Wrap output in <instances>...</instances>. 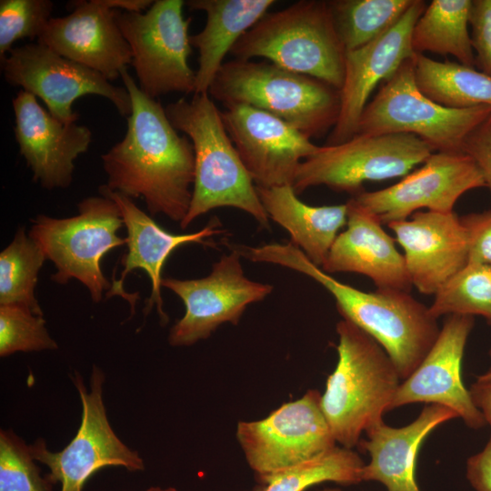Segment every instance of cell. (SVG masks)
Instances as JSON below:
<instances>
[{"instance_id": "6da1fadb", "label": "cell", "mask_w": 491, "mask_h": 491, "mask_svg": "<svg viewBox=\"0 0 491 491\" xmlns=\"http://www.w3.org/2000/svg\"><path fill=\"white\" fill-rule=\"evenodd\" d=\"M120 77L132 111L121 141L102 155L106 187L129 198H143L151 215L163 214L179 224L191 204L195 152L180 135L159 101L146 95L126 67Z\"/></svg>"}, {"instance_id": "7a4b0ae2", "label": "cell", "mask_w": 491, "mask_h": 491, "mask_svg": "<svg viewBox=\"0 0 491 491\" xmlns=\"http://www.w3.org/2000/svg\"><path fill=\"white\" fill-rule=\"evenodd\" d=\"M252 262L270 263L304 274L335 298L338 313L372 336L387 353L401 380L418 367L440 332L437 319L410 293L396 290L361 291L342 283L313 264L292 242L259 246H240Z\"/></svg>"}, {"instance_id": "3957f363", "label": "cell", "mask_w": 491, "mask_h": 491, "mask_svg": "<svg viewBox=\"0 0 491 491\" xmlns=\"http://www.w3.org/2000/svg\"><path fill=\"white\" fill-rule=\"evenodd\" d=\"M165 109L173 126L191 140L195 152L192 199L180 227L187 228L198 216L215 208L234 207L269 229V217L256 186L209 94H194L190 100L181 98Z\"/></svg>"}, {"instance_id": "277c9868", "label": "cell", "mask_w": 491, "mask_h": 491, "mask_svg": "<svg viewBox=\"0 0 491 491\" xmlns=\"http://www.w3.org/2000/svg\"><path fill=\"white\" fill-rule=\"evenodd\" d=\"M336 333L338 360L321 406L336 442L353 449L384 421L401 379L385 349L354 323L341 319Z\"/></svg>"}, {"instance_id": "5b68a950", "label": "cell", "mask_w": 491, "mask_h": 491, "mask_svg": "<svg viewBox=\"0 0 491 491\" xmlns=\"http://www.w3.org/2000/svg\"><path fill=\"white\" fill-rule=\"evenodd\" d=\"M208 94L225 106L246 105L265 111L309 138L334 127L340 112L338 89L267 60L224 63Z\"/></svg>"}, {"instance_id": "8992f818", "label": "cell", "mask_w": 491, "mask_h": 491, "mask_svg": "<svg viewBox=\"0 0 491 491\" xmlns=\"http://www.w3.org/2000/svg\"><path fill=\"white\" fill-rule=\"evenodd\" d=\"M230 53L241 60L264 57L338 90L343 85L346 50L327 1L300 0L285 9L267 12Z\"/></svg>"}, {"instance_id": "52a82bcc", "label": "cell", "mask_w": 491, "mask_h": 491, "mask_svg": "<svg viewBox=\"0 0 491 491\" xmlns=\"http://www.w3.org/2000/svg\"><path fill=\"white\" fill-rule=\"evenodd\" d=\"M78 215L55 218L38 215L32 220L29 236L44 251L56 268L52 280L66 284L80 281L89 291L94 303L111 288L101 270V260L110 250L126 245L117 235L124 221L116 203L110 197L89 196L77 205Z\"/></svg>"}, {"instance_id": "ba28073f", "label": "cell", "mask_w": 491, "mask_h": 491, "mask_svg": "<svg viewBox=\"0 0 491 491\" xmlns=\"http://www.w3.org/2000/svg\"><path fill=\"white\" fill-rule=\"evenodd\" d=\"M490 113V105L450 108L428 98L416 85L413 56L367 103L356 135L410 134L435 152H462L467 135Z\"/></svg>"}, {"instance_id": "9c48e42d", "label": "cell", "mask_w": 491, "mask_h": 491, "mask_svg": "<svg viewBox=\"0 0 491 491\" xmlns=\"http://www.w3.org/2000/svg\"><path fill=\"white\" fill-rule=\"evenodd\" d=\"M434 152L410 134H357L344 143L320 146L303 160L292 186L297 195L316 185L355 195L363 191L365 182L406 175Z\"/></svg>"}, {"instance_id": "30bf717a", "label": "cell", "mask_w": 491, "mask_h": 491, "mask_svg": "<svg viewBox=\"0 0 491 491\" xmlns=\"http://www.w3.org/2000/svg\"><path fill=\"white\" fill-rule=\"evenodd\" d=\"M183 0H156L145 12L116 10L118 26L128 43L139 88L149 97L169 93L195 94V72L190 67Z\"/></svg>"}, {"instance_id": "8fae6325", "label": "cell", "mask_w": 491, "mask_h": 491, "mask_svg": "<svg viewBox=\"0 0 491 491\" xmlns=\"http://www.w3.org/2000/svg\"><path fill=\"white\" fill-rule=\"evenodd\" d=\"M71 378L82 404L76 435L59 452H51L42 438L30 445L34 458L49 468L50 481L54 485L60 483L61 491H83L86 481L103 467L143 471V458L120 440L109 424L103 401V371L93 366L89 390L78 372L75 371Z\"/></svg>"}, {"instance_id": "7c38bea8", "label": "cell", "mask_w": 491, "mask_h": 491, "mask_svg": "<svg viewBox=\"0 0 491 491\" xmlns=\"http://www.w3.org/2000/svg\"><path fill=\"white\" fill-rule=\"evenodd\" d=\"M321 396L317 390H308L263 419L237 423L236 439L258 479L309 462L336 446Z\"/></svg>"}, {"instance_id": "4fadbf2b", "label": "cell", "mask_w": 491, "mask_h": 491, "mask_svg": "<svg viewBox=\"0 0 491 491\" xmlns=\"http://www.w3.org/2000/svg\"><path fill=\"white\" fill-rule=\"evenodd\" d=\"M1 68L9 85L39 97L48 112L63 123L77 121L72 105L86 95L108 99L121 115L131 114V98L125 87L112 85L101 74L39 43L14 47L1 60Z\"/></svg>"}, {"instance_id": "5bb4252c", "label": "cell", "mask_w": 491, "mask_h": 491, "mask_svg": "<svg viewBox=\"0 0 491 491\" xmlns=\"http://www.w3.org/2000/svg\"><path fill=\"white\" fill-rule=\"evenodd\" d=\"M240 253L234 249L213 265L211 273L198 279H162L185 305V315L171 327L168 342L187 346L206 339L221 325L236 326L247 306L273 291L269 284L245 276Z\"/></svg>"}, {"instance_id": "9a60e30c", "label": "cell", "mask_w": 491, "mask_h": 491, "mask_svg": "<svg viewBox=\"0 0 491 491\" xmlns=\"http://www.w3.org/2000/svg\"><path fill=\"white\" fill-rule=\"evenodd\" d=\"M486 187L483 175L464 152H434L421 167L396 184L373 192L362 191L351 198L383 225L409 218L421 208L452 212L466 192Z\"/></svg>"}, {"instance_id": "2e32d148", "label": "cell", "mask_w": 491, "mask_h": 491, "mask_svg": "<svg viewBox=\"0 0 491 491\" xmlns=\"http://www.w3.org/2000/svg\"><path fill=\"white\" fill-rule=\"evenodd\" d=\"M225 107L223 123L256 186L292 185L300 163L320 148L265 111L246 105Z\"/></svg>"}, {"instance_id": "e0dca14e", "label": "cell", "mask_w": 491, "mask_h": 491, "mask_svg": "<svg viewBox=\"0 0 491 491\" xmlns=\"http://www.w3.org/2000/svg\"><path fill=\"white\" fill-rule=\"evenodd\" d=\"M474 325L472 316L446 317L428 354L400 383L389 411L412 403L437 404L454 410L469 428L480 429L486 425L461 376L465 347Z\"/></svg>"}, {"instance_id": "ac0fdd59", "label": "cell", "mask_w": 491, "mask_h": 491, "mask_svg": "<svg viewBox=\"0 0 491 491\" xmlns=\"http://www.w3.org/2000/svg\"><path fill=\"white\" fill-rule=\"evenodd\" d=\"M425 9L424 1L415 0L398 22L383 35L346 52L345 77L339 90L340 112L326 145L341 144L356 135L360 116L373 90L415 55L412 32Z\"/></svg>"}, {"instance_id": "d6986e66", "label": "cell", "mask_w": 491, "mask_h": 491, "mask_svg": "<svg viewBox=\"0 0 491 491\" xmlns=\"http://www.w3.org/2000/svg\"><path fill=\"white\" fill-rule=\"evenodd\" d=\"M12 105L15 137L33 180L49 190L68 187L75 160L91 144V130L76 122L59 121L38 104L34 95L22 89Z\"/></svg>"}, {"instance_id": "ffe728a7", "label": "cell", "mask_w": 491, "mask_h": 491, "mask_svg": "<svg viewBox=\"0 0 491 491\" xmlns=\"http://www.w3.org/2000/svg\"><path fill=\"white\" fill-rule=\"evenodd\" d=\"M100 195L114 200L119 207L124 225L126 227L127 253L121 258L123 270L118 280L113 279L107 297L119 296L127 300L131 306V316L135 313L138 294H129L124 289L126 276L134 269H143L151 280L152 291L145 301V314L147 315L153 306L162 324H166L168 316L164 310L161 296L162 268L168 256L175 249L185 244L196 243L202 246H215L213 235L224 233L220 221L213 217L201 230L189 234H172L162 228L150 215L141 210L131 198L111 191L105 185L99 187Z\"/></svg>"}, {"instance_id": "44dd1931", "label": "cell", "mask_w": 491, "mask_h": 491, "mask_svg": "<svg viewBox=\"0 0 491 491\" xmlns=\"http://www.w3.org/2000/svg\"><path fill=\"white\" fill-rule=\"evenodd\" d=\"M387 226L404 250L411 284L419 293L435 295L467 264L466 231L453 211H417Z\"/></svg>"}, {"instance_id": "7402d4cb", "label": "cell", "mask_w": 491, "mask_h": 491, "mask_svg": "<svg viewBox=\"0 0 491 491\" xmlns=\"http://www.w3.org/2000/svg\"><path fill=\"white\" fill-rule=\"evenodd\" d=\"M70 4L72 12L52 17L37 43L109 81L116 79L121 70L132 63L130 46L116 21V10L106 7L101 0Z\"/></svg>"}, {"instance_id": "603a6c76", "label": "cell", "mask_w": 491, "mask_h": 491, "mask_svg": "<svg viewBox=\"0 0 491 491\" xmlns=\"http://www.w3.org/2000/svg\"><path fill=\"white\" fill-rule=\"evenodd\" d=\"M346 205V229L337 235L320 268L328 274L364 275L376 289L410 293L413 286L404 256L383 224L351 198Z\"/></svg>"}, {"instance_id": "cb8c5ba5", "label": "cell", "mask_w": 491, "mask_h": 491, "mask_svg": "<svg viewBox=\"0 0 491 491\" xmlns=\"http://www.w3.org/2000/svg\"><path fill=\"white\" fill-rule=\"evenodd\" d=\"M456 417L451 408L430 404L407 426L393 427L383 421L367 431V439L359 444L370 456L362 481L379 482L387 491H420L416 479L418 449L436 427Z\"/></svg>"}, {"instance_id": "d4e9b609", "label": "cell", "mask_w": 491, "mask_h": 491, "mask_svg": "<svg viewBox=\"0 0 491 491\" xmlns=\"http://www.w3.org/2000/svg\"><path fill=\"white\" fill-rule=\"evenodd\" d=\"M275 3V0L185 1L190 10L206 15L204 28L190 36L191 45L198 51L195 94L208 93L226 54Z\"/></svg>"}, {"instance_id": "484cf974", "label": "cell", "mask_w": 491, "mask_h": 491, "mask_svg": "<svg viewBox=\"0 0 491 491\" xmlns=\"http://www.w3.org/2000/svg\"><path fill=\"white\" fill-rule=\"evenodd\" d=\"M256 191L268 217L289 233L291 242L313 264L322 267L338 231L346 225V203L309 205L297 197L290 185L256 186Z\"/></svg>"}, {"instance_id": "4316f807", "label": "cell", "mask_w": 491, "mask_h": 491, "mask_svg": "<svg viewBox=\"0 0 491 491\" xmlns=\"http://www.w3.org/2000/svg\"><path fill=\"white\" fill-rule=\"evenodd\" d=\"M472 0H433L417 19L411 44L416 54L453 55L474 67L475 54L468 31Z\"/></svg>"}, {"instance_id": "83f0119b", "label": "cell", "mask_w": 491, "mask_h": 491, "mask_svg": "<svg viewBox=\"0 0 491 491\" xmlns=\"http://www.w3.org/2000/svg\"><path fill=\"white\" fill-rule=\"evenodd\" d=\"M416 85L428 98L450 108L491 106V76L460 63L415 54Z\"/></svg>"}, {"instance_id": "f1b7e54d", "label": "cell", "mask_w": 491, "mask_h": 491, "mask_svg": "<svg viewBox=\"0 0 491 491\" xmlns=\"http://www.w3.org/2000/svg\"><path fill=\"white\" fill-rule=\"evenodd\" d=\"M415 0L327 1L338 37L346 50L359 48L392 27Z\"/></svg>"}, {"instance_id": "f546056e", "label": "cell", "mask_w": 491, "mask_h": 491, "mask_svg": "<svg viewBox=\"0 0 491 491\" xmlns=\"http://www.w3.org/2000/svg\"><path fill=\"white\" fill-rule=\"evenodd\" d=\"M46 259L40 246L24 228L0 254V306L19 305L43 316L35 298L38 273Z\"/></svg>"}, {"instance_id": "4dcf8cb0", "label": "cell", "mask_w": 491, "mask_h": 491, "mask_svg": "<svg viewBox=\"0 0 491 491\" xmlns=\"http://www.w3.org/2000/svg\"><path fill=\"white\" fill-rule=\"evenodd\" d=\"M365 465L353 449L336 446L309 462L260 478L256 491H305L324 482L356 485L362 482Z\"/></svg>"}, {"instance_id": "1f68e13d", "label": "cell", "mask_w": 491, "mask_h": 491, "mask_svg": "<svg viewBox=\"0 0 491 491\" xmlns=\"http://www.w3.org/2000/svg\"><path fill=\"white\" fill-rule=\"evenodd\" d=\"M434 296L428 309L435 318L446 315L481 316L491 326V266L466 264Z\"/></svg>"}, {"instance_id": "d6a6232c", "label": "cell", "mask_w": 491, "mask_h": 491, "mask_svg": "<svg viewBox=\"0 0 491 491\" xmlns=\"http://www.w3.org/2000/svg\"><path fill=\"white\" fill-rule=\"evenodd\" d=\"M35 461L31 446L12 430L0 431V491H52Z\"/></svg>"}, {"instance_id": "836d02e7", "label": "cell", "mask_w": 491, "mask_h": 491, "mask_svg": "<svg viewBox=\"0 0 491 491\" xmlns=\"http://www.w3.org/2000/svg\"><path fill=\"white\" fill-rule=\"evenodd\" d=\"M58 346L50 336L42 316L19 305L0 306V356L15 352L55 350Z\"/></svg>"}, {"instance_id": "e575fe53", "label": "cell", "mask_w": 491, "mask_h": 491, "mask_svg": "<svg viewBox=\"0 0 491 491\" xmlns=\"http://www.w3.org/2000/svg\"><path fill=\"white\" fill-rule=\"evenodd\" d=\"M53 7L50 0L0 1V61L16 41L38 39L52 18Z\"/></svg>"}, {"instance_id": "d590c367", "label": "cell", "mask_w": 491, "mask_h": 491, "mask_svg": "<svg viewBox=\"0 0 491 491\" xmlns=\"http://www.w3.org/2000/svg\"><path fill=\"white\" fill-rule=\"evenodd\" d=\"M469 25L475 65L491 76V0H472Z\"/></svg>"}, {"instance_id": "8d00e7d4", "label": "cell", "mask_w": 491, "mask_h": 491, "mask_svg": "<svg viewBox=\"0 0 491 491\" xmlns=\"http://www.w3.org/2000/svg\"><path fill=\"white\" fill-rule=\"evenodd\" d=\"M468 245L467 264L491 266V210L460 216Z\"/></svg>"}, {"instance_id": "74e56055", "label": "cell", "mask_w": 491, "mask_h": 491, "mask_svg": "<svg viewBox=\"0 0 491 491\" xmlns=\"http://www.w3.org/2000/svg\"><path fill=\"white\" fill-rule=\"evenodd\" d=\"M462 152L476 162L491 193V113L467 135Z\"/></svg>"}, {"instance_id": "f35d334b", "label": "cell", "mask_w": 491, "mask_h": 491, "mask_svg": "<svg viewBox=\"0 0 491 491\" xmlns=\"http://www.w3.org/2000/svg\"><path fill=\"white\" fill-rule=\"evenodd\" d=\"M466 478L476 491H491V436L480 452L467 459Z\"/></svg>"}, {"instance_id": "ab89813d", "label": "cell", "mask_w": 491, "mask_h": 491, "mask_svg": "<svg viewBox=\"0 0 491 491\" xmlns=\"http://www.w3.org/2000/svg\"><path fill=\"white\" fill-rule=\"evenodd\" d=\"M468 390L474 404L491 427V367L477 376Z\"/></svg>"}, {"instance_id": "60d3db41", "label": "cell", "mask_w": 491, "mask_h": 491, "mask_svg": "<svg viewBox=\"0 0 491 491\" xmlns=\"http://www.w3.org/2000/svg\"><path fill=\"white\" fill-rule=\"evenodd\" d=\"M102 4L113 10L142 13L154 3L151 0H101Z\"/></svg>"}, {"instance_id": "b9f144b4", "label": "cell", "mask_w": 491, "mask_h": 491, "mask_svg": "<svg viewBox=\"0 0 491 491\" xmlns=\"http://www.w3.org/2000/svg\"><path fill=\"white\" fill-rule=\"evenodd\" d=\"M145 491H178V490L173 486H168L165 488L161 486H151L147 488Z\"/></svg>"}, {"instance_id": "7bdbcfd3", "label": "cell", "mask_w": 491, "mask_h": 491, "mask_svg": "<svg viewBox=\"0 0 491 491\" xmlns=\"http://www.w3.org/2000/svg\"><path fill=\"white\" fill-rule=\"evenodd\" d=\"M320 491H343V490L336 487H326V488L321 489Z\"/></svg>"}, {"instance_id": "ee69618b", "label": "cell", "mask_w": 491, "mask_h": 491, "mask_svg": "<svg viewBox=\"0 0 491 491\" xmlns=\"http://www.w3.org/2000/svg\"><path fill=\"white\" fill-rule=\"evenodd\" d=\"M489 355H490V356H491V349H490V351H489Z\"/></svg>"}]
</instances>
